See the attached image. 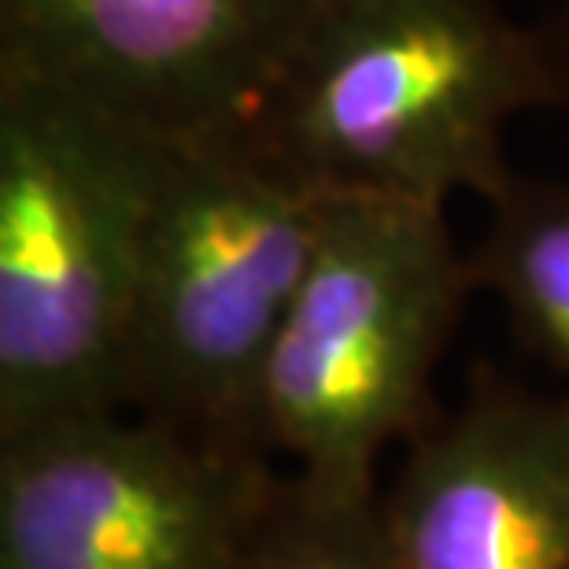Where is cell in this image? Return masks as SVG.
<instances>
[{"mask_svg": "<svg viewBox=\"0 0 569 569\" xmlns=\"http://www.w3.org/2000/svg\"><path fill=\"white\" fill-rule=\"evenodd\" d=\"M543 104H559L543 33L496 0H318L244 127L329 197L448 208L515 181L507 127Z\"/></svg>", "mask_w": 569, "mask_h": 569, "instance_id": "obj_1", "label": "cell"}, {"mask_svg": "<svg viewBox=\"0 0 569 569\" xmlns=\"http://www.w3.org/2000/svg\"><path fill=\"white\" fill-rule=\"evenodd\" d=\"M170 138L0 67V437L127 407V337Z\"/></svg>", "mask_w": 569, "mask_h": 569, "instance_id": "obj_2", "label": "cell"}, {"mask_svg": "<svg viewBox=\"0 0 569 569\" xmlns=\"http://www.w3.org/2000/svg\"><path fill=\"white\" fill-rule=\"evenodd\" d=\"M326 208L329 192L284 170L248 127L170 141L130 311V411L267 451V362Z\"/></svg>", "mask_w": 569, "mask_h": 569, "instance_id": "obj_3", "label": "cell"}, {"mask_svg": "<svg viewBox=\"0 0 569 569\" xmlns=\"http://www.w3.org/2000/svg\"><path fill=\"white\" fill-rule=\"evenodd\" d=\"M473 289L448 208L329 197L259 400L263 448L303 496H378L381 455L437 415L432 378Z\"/></svg>", "mask_w": 569, "mask_h": 569, "instance_id": "obj_4", "label": "cell"}, {"mask_svg": "<svg viewBox=\"0 0 569 569\" xmlns=\"http://www.w3.org/2000/svg\"><path fill=\"white\" fill-rule=\"evenodd\" d=\"M289 477L119 407L0 437V569H241Z\"/></svg>", "mask_w": 569, "mask_h": 569, "instance_id": "obj_5", "label": "cell"}, {"mask_svg": "<svg viewBox=\"0 0 569 569\" xmlns=\"http://www.w3.org/2000/svg\"><path fill=\"white\" fill-rule=\"evenodd\" d=\"M318 0H0V67L170 141L244 127Z\"/></svg>", "mask_w": 569, "mask_h": 569, "instance_id": "obj_6", "label": "cell"}, {"mask_svg": "<svg viewBox=\"0 0 569 569\" xmlns=\"http://www.w3.org/2000/svg\"><path fill=\"white\" fill-rule=\"evenodd\" d=\"M389 569H569V389L481 378L378 488Z\"/></svg>", "mask_w": 569, "mask_h": 569, "instance_id": "obj_7", "label": "cell"}, {"mask_svg": "<svg viewBox=\"0 0 569 569\" xmlns=\"http://www.w3.org/2000/svg\"><path fill=\"white\" fill-rule=\"evenodd\" d=\"M477 289L507 311L521 345L569 381V178H515L488 203L470 252Z\"/></svg>", "mask_w": 569, "mask_h": 569, "instance_id": "obj_8", "label": "cell"}, {"mask_svg": "<svg viewBox=\"0 0 569 569\" xmlns=\"http://www.w3.org/2000/svg\"><path fill=\"white\" fill-rule=\"evenodd\" d=\"M241 569H389L378 496L367 503H322L289 481Z\"/></svg>", "mask_w": 569, "mask_h": 569, "instance_id": "obj_9", "label": "cell"}, {"mask_svg": "<svg viewBox=\"0 0 569 569\" xmlns=\"http://www.w3.org/2000/svg\"><path fill=\"white\" fill-rule=\"evenodd\" d=\"M540 33L555 67V82H559V108H569V4Z\"/></svg>", "mask_w": 569, "mask_h": 569, "instance_id": "obj_10", "label": "cell"}]
</instances>
